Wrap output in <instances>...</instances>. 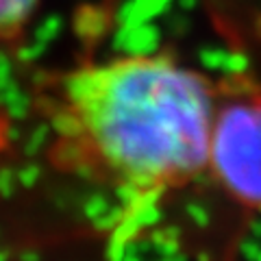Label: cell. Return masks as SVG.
I'll return each instance as SVG.
<instances>
[{"mask_svg":"<svg viewBox=\"0 0 261 261\" xmlns=\"http://www.w3.org/2000/svg\"><path fill=\"white\" fill-rule=\"evenodd\" d=\"M211 87L168 55L89 61L57 79L50 159L107 194L109 255H124L176 192L207 176Z\"/></svg>","mask_w":261,"mask_h":261,"instance_id":"6da1fadb","label":"cell"},{"mask_svg":"<svg viewBox=\"0 0 261 261\" xmlns=\"http://www.w3.org/2000/svg\"><path fill=\"white\" fill-rule=\"evenodd\" d=\"M207 176L240 209L261 211V87L248 76L214 81Z\"/></svg>","mask_w":261,"mask_h":261,"instance_id":"7a4b0ae2","label":"cell"},{"mask_svg":"<svg viewBox=\"0 0 261 261\" xmlns=\"http://www.w3.org/2000/svg\"><path fill=\"white\" fill-rule=\"evenodd\" d=\"M37 0H0V39L18 37L29 24Z\"/></svg>","mask_w":261,"mask_h":261,"instance_id":"3957f363","label":"cell"}]
</instances>
